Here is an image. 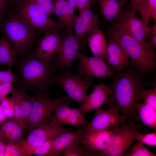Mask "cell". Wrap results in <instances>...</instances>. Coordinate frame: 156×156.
Here are the masks:
<instances>
[{"instance_id":"obj_1","label":"cell","mask_w":156,"mask_h":156,"mask_svg":"<svg viewBox=\"0 0 156 156\" xmlns=\"http://www.w3.org/2000/svg\"><path fill=\"white\" fill-rule=\"evenodd\" d=\"M144 77L131 64L117 73L109 85L110 94L105 104L107 109L118 111L128 123L136 125V108L140 95L149 85Z\"/></svg>"},{"instance_id":"obj_2","label":"cell","mask_w":156,"mask_h":156,"mask_svg":"<svg viewBox=\"0 0 156 156\" xmlns=\"http://www.w3.org/2000/svg\"><path fill=\"white\" fill-rule=\"evenodd\" d=\"M107 36L120 45L131 59V64L144 77L155 70L156 54L154 49L147 48L113 25L108 31Z\"/></svg>"},{"instance_id":"obj_3","label":"cell","mask_w":156,"mask_h":156,"mask_svg":"<svg viewBox=\"0 0 156 156\" xmlns=\"http://www.w3.org/2000/svg\"><path fill=\"white\" fill-rule=\"evenodd\" d=\"M0 31L15 49L18 56L33 51L38 38V32L18 18L11 10L4 17Z\"/></svg>"},{"instance_id":"obj_4","label":"cell","mask_w":156,"mask_h":156,"mask_svg":"<svg viewBox=\"0 0 156 156\" xmlns=\"http://www.w3.org/2000/svg\"><path fill=\"white\" fill-rule=\"evenodd\" d=\"M11 6V11L18 18L44 35L62 29L57 21L30 0H19Z\"/></svg>"},{"instance_id":"obj_5","label":"cell","mask_w":156,"mask_h":156,"mask_svg":"<svg viewBox=\"0 0 156 156\" xmlns=\"http://www.w3.org/2000/svg\"><path fill=\"white\" fill-rule=\"evenodd\" d=\"M34 50L23 56L18 68L25 84L29 88L46 91L54 71L50 64H44L34 55Z\"/></svg>"},{"instance_id":"obj_6","label":"cell","mask_w":156,"mask_h":156,"mask_svg":"<svg viewBox=\"0 0 156 156\" xmlns=\"http://www.w3.org/2000/svg\"><path fill=\"white\" fill-rule=\"evenodd\" d=\"M32 96V105L26 124V129L28 132L36 127L49 123L52 113L57 106L71 100L67 95L58 99H52L44 91L40 90H37Z\"/></svg>"},{"instance_id":"obj_7","label":"cell","mask_w":156,"mask_h":156,"mask_svg":"<svg viewBox=\"0 0 156 156\" xmlns=\"http://www.w3.org/2000/svg\"><path fill=\"white\" fill-rule=\"evenodd\" d=\"M143 127L124 121L120 126L112 129L113 133L106 147L95 150L96 156H123L136 140L137 135Z\"/></svg>"},{"instance_id":"obj_8","label":"cell","mask_w":156,"mask_h":156,"mask_svg":"<svg viewBox=\"0 0 156 156\" xmlns=\"http://www.w3.org/2000/svg\"><path fill=\"white\" fill-rule=\"evenodd\" d=\"M49 83L50 85L60 86L71 100L80 105L83 102L88 89L94 85L92 80L73 74L70 69L53 74Z\"/></svg>"},{"instance_id":"obj_9","label":"cell","mask_w":156,"mask_h":156,"mask_svg":"<svg viewBox=\"0 0 156 156\" xmlns=\"http://www.w3.org/2000/svg\"><path fill=\"white\" fill-rule=\"evenodd\" d=\"M60 46L53 62L50 64L54 72L70 69L79 53L85 45L80 42L73 33V29L61 30Z\"/></svg>"},{"instance_id":"obj_10","label":"cell","mask_w":156,"mask_h":156,"mask_svg":"<svg viewBox=\"0 0 156 156\" xmlns=\"http://www.w3.org/2000/svg\"><path fill=\"white\" fill-rule=\"evenodd\" d=\"M76 60L77 75L92 80L93 78H114L117 73L104 60L95 56H90L79 52Z\"/></svg>"},{"instance_id":"obj_11","label":"cell","mask_w":156,"mask_h":156,"mask_svg":"<svg viewBox=\"0 0 156 156\" xmlns=\"http://www.w3.org/2000/svg\"><path fill=\"white\" fill-rule=\"evenodd\" d=\"M136 12L134 10L126 9L116 20L113 21L112 25L132 36L147 47L151 29L150 27L147 28L145 26Z\"/></svg>"},{"instance_id":"obj_12","label":"cell","mask_w":156,"mask_h":156,"mask_svg":"<svg viewBox=\"0 0 156 156\" xmlns=\"http://www.w3.org/2000/svg\"><path fill=\"white\" fill-rule=\"evenodd\" d=\"M64 127L56 120L51 119L48 124L36 127L28 132L25 139L27 156L32 155L35 150L45 142L54 139L62 133L72 130Z\"/></svg>"},{"instance_id":"obj_13","label":"cell","mask_w":156,"mask_h":156,"mask_svg":"<svg viewBox=\"0 0 156 156\" xmlns=\"http://www.w3.org/2000/svg\"><path fill=\"white\" fill-rule=\"evenodd\" d=\"M61 30L53 31L37 39L34 53L44 64H49L57 53L61 42Z\"/></svg>"},{"instance_id":"obj_14","label":"cell","mask_w":156,"mask_h":156,"mask_svg":"<svg viewBox=\"0 0 156 156\" xmlns=\"http://www.w3.org/2000/svg\"><path fill=\"white\" fill-rule=\"evenodd\" d=\"M125 121L124 117L117 110L99 109L96 110L93 118L85 127L84 134L111 129L120 126Z\"/></svg>"},{"instance_id":"obj_15","label":"cell","mask_w":156,"mask_h":156,"mask_svg":"<svg viewBox=\"0 0 156 156\" xmlns=\"http://www.w3.org/2000/svg\"><path fill=\"white\" fill-rule=\"evenodd\" d=\"M101 24V21L98 15L91 8L79 11L73 27L75 36L80 42L86 45V36L99 28Z\"/></svg>"},{"instance_id":"obj_16","label":"cell","mask_w":156,"mask_h":156,"mask_svg":"<svg viewBox=\"0 0 156 156\" xmlns=\"http://www.w3.org/2000/svg\"><path fill=\"white\" fill-rule=\"evenodd\" d=\"M14 104V113L12 120L26 126L31 109L32 96L29 95L22 88H14L11 93Z\"/></svg>"},{"instance_id":"obj_17","label":"cell","mask_w":156,"mask_h":156,"mask_svg":"<svg viewBox=\"0 0 156 156\" xmlns=\"http://www.w3.org/2000/svg\"><path fill=\"white\" fill-rule=\"evenodd\" d=\"M110 94L109 85L101 83L97 84L91 93L87 94L83 103L77 108L84 115L96 110L105 103Z\"/></svg>"},{"instance_id":"obj_18","label":"cell","mask_w":156,"mask_h":156,"mask_svg":"<svg viewBox=\"0 0 156 156\" xmlns=\"http://www.w3.org/2000/svg\"><path fill=\"white\" fill-rule=\"evenodd\" d=\"M105 59L107 63L116 72L123 71L130 64L129 58L120 45L115 40L107 38Z\"/></svg>"},{"instance_id":"obj_19","label":"cell","mask_w":156,"mask_h":156,"mask_svg":"<svg viewBox=\"0 0 156 156\" xmlns=\"http://www.w3.org/2000/svg\"><path fill=\"white\" fill-rule=\"evenodd\" d=\"M85 127L75 131H67L59 135L54 140L47 156H57L62 151L80 143L85 134Z\"/></svg>"},{"instance_id":"obj_20","label":"cell","mask_w":156,"mask_h":156,"mask_svg":"<svg viewBox=\"0 0 156 156\" xmlns=\"http://www.w3.org/2000/svg\"><path fill=\"white\" fill-rule=\"evenodd\" d=\"M68 0H58L55 3L53 15L63 29H73L77 15Z\"/></svg>"},{"instance_id":"obj_21","label":"cell","mask_w":156,"mask_h":156,"mask_svg":"<svg viewBox=\"0 0 156 156\" xmlns=\"http://www.w3.org/2000/svg\"><path fill=\"white\" fill-rule=\"evenodd\" d=\"M113 133L112 129L85 134L80 143L92 150H99L107 146Z\"/></svg>"},{"instance_id":"obj_22","label":"cell","mask_w":156,"mask_h":156,"mask_svg":"<svg viewBox=\"0 0 156 156\" xmlns=\"http://www.w3.org/2000/svg\"><path fill=\"white\" fill-rule=\"evenodd\" d=\"M100 14L106 21L116 20L126 8L125 3L120 0H96Z\"/></svg>"},{"instance_id":"obj_23","label":"cell","mask_w":156,"mask_h":156,"mask_svg":"<svg viewBox=\"0 0 156 156\" xmlns=\"http://www.w3.org/2000/svg\"><path fill=\"white\" fill-rule=\"evenodd\" d=\"M88 35L86 41L93 56L105 60L107 41L104 34L98 28Z\"/></svg>"},{"instance_id":"obj_24","label":"cell","mask_w":156,"mask_h":156,"mask_svg":"<svg viewBox=\"0 0 156 156\" xmlns=\"http://www.w3.org/2000/svg\"><path fill=\"white\" fill-rule=\"evenodd\" d=\"M26 126L13 120H8L0 129L6 144L19 142L24 138Z\"/></svg>"},{"instance_id":"obj_25","label":"cell","mask_w":156,"mask_h":156,"mask_svg":"<svg viewBox=\"0 0 156 156\" xmlns=\"http://www.w3.org/2000/svg\"><path fill=\"white\" fill-rule=\"evenodd\" d=\"M136 111L138 120L156 131V111L144 103H140L138 105Z\"/></svg>"},{"instance_id":"obj_26","label":"cell","mask_w":156,"mask_h":156,"mask_svg":"<svg viewBox=\"0 0 156 156\" xmlns=\"http://www.w3.org/2000/svg\"><path fill=\"white\" fill-rule=\"evenodd\" d=\"M17 56L16 51L8 40L3 36L0 38V64L11 68Z\"/></svg>"},{"instance_id":"obj_27","label":"cell","mask_w":156,"mask_h":156,"mask_svg":"<svg viewBox=\"0 0 156 156\" xmlns=\"http://www.w3.org/2000/svg\"><path fill=\"white\" fill-rule=\"evenodd\" d=\"M58 122L62 125H68L73 127L79 128L87 126L89 123V121L77 107L71 108L68 115Z\"/></svg>"},{"instance_id":"obj_28","label":"cell","mask_w":156,"mask_h":156,"mask_svg":"<svg viewBox=\"0 0 156 156\" xmlns=\"http://www.w3.org/2000/svg\"><path fill=\"white\" fill-rule=\"evenodd\" d=\"M141 19L147 28L150 20L155 23L156 21V0H148L138 12Z\"/></svg>"},{"instance_id":"obj_29","label":"cell","mask_w":156,"mask_h":156,"mask_svg":"<svg viewBox=\"0 0 156 156\" xmlns=\"http://www.w3.org/2000/svg\"><path fill=\"white\" fill-rule=\"evenodd\" d=\"M94 156L93 150L87 148L80 143L61 152L57 156Z\"/></svg>"},{"instance_id":"obj_30","label":"cell","mask_w":156,"mask_h":156,"mask_svg":"<svg viewBox=\"0 0 156 156\" xmlns=\"http://www.w3.org/2000/svg\"><path fill=\"white\" fill-rule=\"evenodd\" d=\"M4 156H27L25 139L18 142L6 144Z\"/></svg>"},{"instance_id":"obj_31","label":"cell","mask_w":156,"mask_h":156,"mask_svg":"<svg viewBox=\"0 0 156 156\" xmlns=\"http://www.w3.org/2000/svg\"><path fill=\"white\" fill-rule=\"evenodd\" d=\"M142 142L137 140L134 145L124 154V156H156Z\"/></svg>"},{"instance_id":"obj_32","label":"cell","mask_w":156,"mask_h":156,"mask_svg":"<svg viewBox=\"0 0 156 156\" xmlns=\"http://www.w3.org/2000/svg\"><path fill=\"white\" fill-rule=\"evenodd\" d=\"M140 99L156 111V86L152 88L144 90L140 94Z\"/></svg>"},{"instance_id":"obj_33","label":"cell","mask_w":156,"mask_h":156,"mask_svg":"<svg viewBox=\"0 0 156 156\" xmlns=\"http://www.w3.org/2000/svg\"><path fill=\"white\" fill-rule=\"evenodd\" d=\"M71 100L66 101L58 105L54 111L55 113L52 114L51 119L57 121L65 118L69 114L71 107H69Z\"/></svg>"},{"instance_id":"obj_34","label":"cell","mask_w":156,"mask_h":156,"mask_svg":"<svg viewBox=\"0 0 156 156\" xmlns=\"http://www.w3.org/2000/svg\"><path fill=\"white\" fill-rule=\"evenodd\" d=\"M0 103L5 116L8 119L12 120L14 113V104L12 97L11 96L10 97H6Z\"/></svg>"},{"instance_id":"obj_35","label":"cell","mask_w":156,"mask_h":156,"mask_svg":"<svg viewBox=\"0 0 156 156\" xmlns=\"http://www.w3.org/2000/svg\"><path fill=\"white\" fill-rule=\"evenodd\" d=\"M135 139L148 146H156V131L147 133H140L137 135Z\"/></svg>"},{"instance_id":"obj_36","label":"cell","mask_w":156,"mask_h":156,"mask_svg":"<svg viewBox=\"0 0 156 156\" xmlns=\"http://www.w3.org/2000/svg\"><path fill=\"white\" fill-rule=\"evenodd\" d=\"M18 80V76L12 72L11 68L0 70V85L7 83L13 84Z\"/></svg>"},{"instance_id":"obj_37","label":"cell","mask_w":156,"mask_h":156,"mask_svg":"<svg viewBox=\"0 0 156 156\" xmlns=\"http://www.w3.org/2000/svg\"><path fill=\"white\" fill-rule=\"evenodd\" d=\"M49 16L53 15L55 2L53 0H30Z\"/></svg>"},{"instance_id":"obj_38","label":"cell","mask_w":156,"mask_h":156,"mask_svg":"<svg viewBox=\"0 0 156 156\" xmlns=\"http://www.w3.org/2000/svg\"><path fill=\"white\" fill-rule=\"evenodd\" d=\"M54 139L49 140L41 144L35 150L32 155L47 156L52 148Z\"/></svg>"},{"instance_id":"obj_39","label":"cell","mask_w":156,"mask_h":156,"mask_svg":"<svg viewBox=\"0 0 156 156\" xmlns=\"http://www.w3.org/2000/svg\"><path fill=\"white\" fill-rule=\"evenodd\" d=\"M75 9L78 12L88 8H91V5L94 2L95 0H68Z\"/></svg>"},{"instance_id":"obj_40","label":"cell","mask_w":156,"mask_h":156,"mask_svg":"<svg viewBox=\"0 0 156 156\" xmlns=\"http://www.w3.org/2000/svg\"><path fill=\"white\" fill-rule=\"evenodd\" d=\"M149 27L151 30V36L147 41L146 47L148 48L154 49L156 47V23Z\"/></svg>"},{"instance_id":"obj_41","label":"cell","mask_w":156,"mask_h":156,"mask_svg":"<svg viewBox=\"0 0 156 156\" xmlns=\"http://www.w3.org/2000/svg\"><path fill=\"white\" fill-rule=\"evenodd\" d=\"M13 84L7 83L0 85V102L11 93L14 88Z\"/></svg>"},{"instance_id":"obj_42","label":"cell","mask_w":156,"mask_h":156,"mask_svg":"<svg viewBox=\"0 0 156 156\" xmlns=\"http://www.w3.org/2000/svg\"><path fill=\"white\" fill-rule=\"evenodd\" d=\"M148 0H129L131 9L138 12Z\"/></svg>"},{"instance_id":"obj_43","label":"cell","mask_w":156,"mask_h":156,"mask_svg":"<svg viewBox=\"0 0 156 156\" xmlns=\"http://www.w3.org/2000/svg\"><path fill=\"white\" fill-rule=\"evenodd\" d=\"M10 9V6L5 0H0V16L4 17Z\"/></svg>"},{"instance_id":"obj_44","label":"cell","mask_w":156,"mask_h":156,"mask_svg":"<svg viewBox=\"0 0 156 156\" xmlns=\"http://www.w3.org/2000/svg\"><path fill=\"white\" fill-rule=\"evenodd\" d=\"M5 145L2 133L0 130V156H4Z\"/></svg>"},{"instance_id":"obj_45","label":"cell","mask_w":156,"mask_h":156,"mask_svg":"<svg viewBox=\"0 0 156 156\" xmlns=\"http://www.w3.org/2000/svg\"><path fill=\"white\" fill-rule=\"evenodd\" d=\"M8 119L4 113L0 105V126L2 125Z\"/></svg>"},{"instance_id":"obj_46","label":"cell","mask_w":156,"mask_h":156,"mask_svg":"<svg viewBox=\"0 0 156 156\" xmlns=\"http://www.w3.org/2000/svg\"><path fill=\"white\" fill-rule=\"evenodd\" d=\"M7 3L11 7L19 0H5Z\"/></svg>"},{"instance_id":"obj_47","label":"cell","mask_w":156,"mask_h":156,"mask_svg":"<svg viewBox=\"0 0 156 156\" xmlns=\"http://www.w3.org/2000/svg\"><path fill=\"white\" fill-rule=\"evenodd\" d=\"M3 17L0 16V24L2 21Z\"/></svg>"},{"instance_id":"obj_48","label":"cell","mask_w":156,"mask_h":156,"mask_svg":"<svg viewBox=\"0 0 156 156\" xmlns=\"http://www.w3.org/2000/svg\"><path fill=\"white\" fill-rule=\"evenodd\" d=\"M120 1L126 3L129 0H120Z\"/></svg>"},{"instance_id":"obj_49","label":"cell","mask_w":156,"mask_h":156,"mask_svg":"<svg viewBox=\"0 0 156 156\" xmlns=\"http://www.w3.org/2000/svg\"><path fill=\"white\" fill-rule=\"evenodd\" d=\"M53 0L55 2H55L57 1L58 0Z\"/></svg>"}]
</instances>
